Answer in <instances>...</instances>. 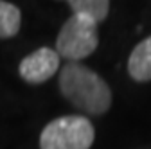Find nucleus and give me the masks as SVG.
Here are the masks:
<instances>
[{
	"mask_svg": "<svg viewBox=\"0 0 151 149\" xmlns=\"http://www.w3.org/2000/svg\"><path fill=\"white\" fill-rule=\"evenodd\" d=\"M128 74L137 83L151 81V36L135 45L128 58Z\"/></svg>",
	"mask_w": 151,
	"mask_h": 149,
	"instance_id": "obj_5",
	"label": "nucleus"
},
{
	"mask_svg": "<svg viewBox=\"0 0 151 149\" xmlns=\"http://www.w3.org/2000/svg\"><path fill=\"white\" fill-rule=\"evenodd\" d=\"M96 138L93 124L83 115L50 120L40 135V149H90Z\"/></svg>",
	"mask_w": 151,
	"mask_h": 149,
	"instance_id": "obj_2",
	"label": "nucleus"
},
{
	"mask_svg": "<svg viewBox=\"0 0 151 149\" xmlns=\"http://www.w3.org/2000/svg\"><path fill=\"white\" fill-rule=\"evenodd\" d=\"M60 90L70 104L88 115H103L111 106L108 83L97 72L81 63H67L61 68Z\"/></svg>",
	"mask_w": 151,
	"mask_h": 149,
	"instance_id": "obj_1",
	"label": "nucleus"
},
{
	"mask_svg": "<svg viewBox=\"0 0 151 149\" xmlns=\"http://www.w3.org/2000/svg\"><path fill=\"white\" fill-rule=\"evenodd\" d=\"M97 45V25L79 14H72L63 24L56 38V52L60 58H65L70 63H79L81 59L88 58Z\"/></svg>",
	"mask_w": 151,
	"mask_h": 149,
	"instance_id": "obj_3",
	"label": "nucleus"
},
{
	"mask_svg": "<svg viewBox=\"0 0 151 149\" xmlns=\"http://www.w3.org/2000/svg\"><path fill=\"white\" fill-rule=\"evenodd\" d=\"M68 7L72 9V14H79L96 25L104 22L110 13L108 0H68Z\"/></svg>",
	"mask_w": 151,
	"mask_h": 149,
	"instance_id": "obj_6",
	"label": "nucleus"
},
{
	"mask_svg": "<svg viewBox=\"0 0 151 149\" xmlns=\"http://www.w3.org/2000/svg\"><path fill=\"white\" fill-rule=\"evenodd\" d=\"M60 68V56L54 49L40 47L20 61L18 72L24 81L31 85H42L49 81Z\"/></svg>",
	"mask_w": 151,
	"mask_h": 149,
	"instance_id": "obj_4",
	"label": "nucleus"
},
{
	"mask_svg": "<svg viewBox=\"0 0 151 149\" xmlns=\"http://www.w3.org/2000/svg\"><path fill=\"white\" fill-rule=\"evenodd\" d=\"M22 25V13L14 4L0 0V40L13 38Z\"/></svg>",
	"mask_w": 151,
	"mask_h": 149,
	"instance_id": "obj_7",
	"label": "nucleus"
}]
</instances>
